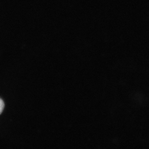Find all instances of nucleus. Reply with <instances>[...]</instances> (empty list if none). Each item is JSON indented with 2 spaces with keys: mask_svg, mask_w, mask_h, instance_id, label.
<instances>
[{
  "mask_svg": "<svg viewBox=\"0 0 149 149\" xmlns=\"http://www.w3.org/2000/svg\"><path fill=\"white\" fill-rule=\"evenodd\" d=\"M4 102L1 99H0V114L2 113V112L4 109Z\"/></svg>",
  "mask_w": 149,
  "mask_h": 149,
  "instance_id": "nucleus-1",
  "label": "nucleus"
}]
</instances>
